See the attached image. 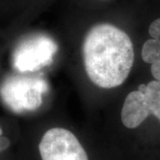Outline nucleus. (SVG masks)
<instances>
[{"label":"nucleus","instance_id":"nucleus-2","mask_svg":"<svg viewBox=\"0 0 160 160\" xmlns=\"http://www.w3.org/2000/svg\"><path fill=\"white\" fill-rule=\"evenodd\" d=\"M48 89L46 81L25 76H11L0 87V96L14 113L33 111L43 102L42 95Z\"/></svg>","mask_w":160,"mask_h":160},{"label":"nucleus","instance_id":"nucleus-7","mask_svg":"<svg viewBox=\"0 0 160 160\" xmlns=\"http://www.w3.org/2000/svg\"><path fill=\"white\" fill-rule=\"evenodd\" d=\"M1 135H3V130H2V128L0 127V136H1ZM0 153H1V152H0Z\"/></svg>","mask_w":160,"mask_h":160},{"label":"nucleus","instance_id":"nucleus-5","mask_svg":"<svg viewBox=\"0 0 160 160\" xmlns=\"http://www.w3.org/2000/svg\"><path fill=\"white\" fill-rule=\"evenodd\" d=\"M149 32L152 39L144 43L142 57L145 62L151 64V73L156 80L160 81V18L150 24Z\"/></svg>","mask_w":160,"mask_h":160},{"label":"nucleus","instance_id":"nucleus-6","mask_svg":"<svg viewBox=\"0 0 160 160\" xmlns=\"http://www.w3.org/2000/svg\"><path fill=\"white\" fill-rule=\"evenodd\" d=\"M142 93L147 115H154L160 121V81L149 82Z\"/></svg>","mask_w":160,"mask_h":160},{"label":"nucleus","instance_id":"nucleus-1","mask_svg":"<svg viewBox=\"0 0 160 160\" xmlns=\"http://www.w3.org/2000/svg\"><path fill=\"white\" fill-rule=\"evenodd\" d=\"M83 58L87 76L102 88L122 85L130 74L134 52L129 36L109 23L93 26L83 44Z\"/></svg>","mask_w":160,"mask_h":160},{"label":"nucleus","instance_id":"nucleus-4","mask_svg":"<svg viewBox=\"0 0 160 160\" xmlns=\"http://www.w3.org/2000/svg\"><path fill=\"white\" fill-rule=\"evenodd\" d=\"M57 44L45 35H36L19 43L12 53V65L20 72H33L48 66L57 52Z\"/></svg>","mask_w":160,"mask_h":160},{"label":"nucleus","instance_id":"nucleus-3","mask_svg":"<svg viewBox=\"0 0 160 160\" xmlns=\"http://www.w3.org/2000/svg\"><path fill=\"white\" fill-rule=\"evenodd\" d=\"M38 147L40 160H90L78 136L62 127L48 129Z\"/></svg>","mask_w":160,"mask_h":160}]
</instances>
